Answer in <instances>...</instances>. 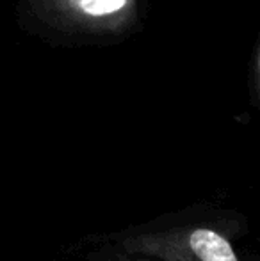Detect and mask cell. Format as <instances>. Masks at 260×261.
I'll return each mask as SVG.
<instances>
[{
  "label": "cell",
  "mask_w": 260,
  "mask_h": 261,
  "mask_svg": "<svg viewBox=\"0 0 260 261\" xmlns=\"http://www.w3.org/2000/svg\"><path fill=\"white\" fill-rule=\"evenodd\" d=\"M150 259H152V261H159V259H153V258H150Z\"/></svg>",
  "instance_id": "3957f363"
},
{
  "label": "cell",
  "mask_w": 260,
  "mask_h": 261,
  "mask_svg": "<svg viewBox=\"0 0 260 261\" xmlns=\"http://www.w3.org/2000/svg\"><path fill=\"white\" fill-rule=\"evenodd\" d=\"M122 247L159 261H244L225 233L203 224L132 233L122 240Z\"/></svg>",
  "instance_id": "6da1fadb"
},
{
  "label": "cell",
  "mask_w": 260,
  "mask_h": 261,
  "mask_svg": "<svg viewBox=\"0 0 260 261\" xmlns=\"http://www.w3.org/2000/svg\"><path fill=\"white\" fill-rule=\"evenodd\" d=\"M69 4L84 16L104 18L120 13L129 0H69Z\"/></svg>",
  "instance_id": "7a4b0ae2"
}]
</instances>
